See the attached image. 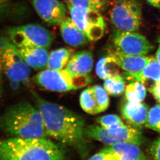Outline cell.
Instances as JSON below:
<instances>
[{"instance_id":"1","label":"cell","mask_w":160,"mask_h":160,"mask_svg":"<svg viewBox=\"0 0 160 160\" xmlns=\"http://www.w3.org/2000/svg\"><path fill=\"white\" fill-rule=\"evenodd\" d=\"M35 106L43 118L48 136L77 148L84 146V120L65 107L45 100L32 92Z\"/></svg>"},{"instance_id":"2","label":"cell","mask_w":160,"mask_h":160,"mask_svg":"<svg viewBox=\"0 0 160 160\" xmlns=\"http://www.w3.org/2000/svg\"><path fill=\"white\" fill-rule=\"evenodd\" d=\"M0 129L11 137L47 138L41 113L36 106L22 102L6 109L0 117Z\"/></svg>"},{"instance_id":"3","label":"cell","mask_w":160,"mask_h":160,"mask_svg":"<svg viewBox=\"0 0 160 160\" xmlns=\"http://www.w3.org/2000/svg\"><path fill=\"white\" fill-rule=\"evenodd\" d=\"M63 150L47 138L0 140V160H63Z\"/></svg>"},{"instance_id":"4","label":"cell","mask_w":160,"mask_h":160,"mask_svg":"<svg viewBox=\"0 0 160 160\" xmlns=\"http://www.w3.org/2000/svg\"><path fill=\"white\" fill-rule=\"evenodd\" d=\"M30 67L23 60L17 47L6 38L0 39V72L14 88L26 84L29 80Z\"/></svg>"},{"instance_id":"5","label":"cell","mask_w":160,"mask_h":160,"mask_svg":"<svg viewBox=\"0 0 160 160\" xmlns=\"http://www.w3.org/2000/svg\"><path fill=\"white\" fill-rule=\"evenodd\" d=\"M85 137L110 146L120 142H128L140 146L145 139L140 128L122 124L106 128L100 125H91L84 128Z\"/></svg>"},{"instance_id":"6","label":"cell","mask_w":160,"mask_h":160,"mask_svg":"<svg viewBox=\"0 0 160 160\" xmlns=\"http://www.w3.org/2000/svg\"><path fill=\"white\" fill-rule=\"evenodd\" d=\"M34 82L45 89L66 92L88 85L92 79L88 76H73L66 70H43L33 77Z\"/></svg>"},{"instance_id":"7","label":"cell","mask_w":160,"mask_h":160,"mask_svg":"<svg viewBox=\"0 0 160 160\" xmlns=\"http://www.w3.org/2000/svg\"><path fill=\"white\" fill-rule=\"evenodd\" d=\"M9 39L17 48L40 47L48 48L54 41L51 31L37 24L15 27L8 30Z\"/></svg>"},{"instance_id":"8","label":"cell","mask_w":160,"mask_h":160,"mask_svg":"<svg viewBox=\"0 0 160 160\" xmlns=\"http://www.w3.org/2000/svg\"><path fill=\"white\" fill-rule=\"evenodd\" d=\"M109 15L111 23L117 29L134 32L141 23L142 5L138 0H116Z\"/></svg>"},{"instance_id":"9","label":"cell","mask_w":160,"mask_h":160,"mask_svg":"<svg viewBox=\"0 0 160 160\" xmlns=\"http://www.w3.org/2000/svg\"><path fill=\"white\" fill-rule=\"evenodd\" d=\"M71 18L91 41H96L104 34L106 23L98 11L68 6Z\"/></svg>"},{"instance_id":"10","label":"cell","mask_w":160,"mask_h":160,"mask_svg":"<svg viewBox=\"0 0 160 160\" xmlns=\"http://www.w3.org/2000/svg\"><path fill=\"white\" fill-rule=\"evenodd\" d=\"M113 49L129 55L145 56L153 46L141 34L132 31L116 30L112 35Z\"/></svg>"},{"instance_id":"11","label":"cell","mask_w":160,"mask_h":160,"mask_svg":"<svg viewBox=\"0 0 160 160\" xmlns=\"http://www.w3.org/2000/svg\"><path fill=\"white\" fill-rule=\"evenodd\" d=\"M108 92L100 85L91 86L82 92L80 103L82 109L90 114H97L107 109L109 106Z\"/></svg>"},{"instance_id":"12","label":"cell","mask_w":160,"mask_h":160,"mask_svg":"<svg viewBox=\"0 0 160 160\" xmlns=\"http://www.w3.org/2000/svg\"><path fill=\"white\" fill-rule=\"evenodd\" d=\"M40 18L52 25H60L66 18L67 8L59 0H32Z\"/></svg>"},{"instance_id":"13","label":"cell","mask_w":160,"mask_h":160,"mask_svg":"<svg viewBox=\"0 0 160 160\" xmlns=\"http://www.w3.org/2000/svg\"><path fill=\"white\" fill-rule=\"evenodd\" d=\"M148 107L142 102L125 100L122 105L121 112L128 124L140 128L145 126L148 114Z\"/></svg>"},{"instance_id":"14","label":"cell","mask_w":160,"mask_h":160,"mask_svg":"<svg viewBox=\"0 0 160 160\" xmlns=\"http://www.w3.org/2000/svg\"><path fill=\"white\" fill-rule=\"evenodd\" d=\"M123 78L126 81H138L148 88L160 81V63L157 58L151 56V59L147 66L138 73L124 72Z\"/></svg>"},{"instance_id":"15","label":"cell","mask_w":160,"mask_h":160,"mask_svg":"<svg viewBox=\"0 0 160 160\" xmlns=\"http://www.w3.org/2000/svg\"><path fill=\"white\" fill-rule=\"evenodd\" d=\"M109 55L117 62L120 68L127 72H140L148 65L151 56L129 55L123 54L113 48L110 49Z\"/></svg>"},{"instance_id":"16","label":"cell","mask_w":160,"mask_h":160,"mask_svg":"<svg viewBox=\"0 0 160 160\" xmlns=\"http://www.w3.org/2000/svg\"><path fill=\"white\" fill-rule=\"evenodd\" d=\"M93 67V56L91 51H80L73 54L65 69L73 76H88Z\"/></svg>"},{"instance_id":"17","label":"cell","mask_w":160,"mask_h":160,"mask_svg":"<svg viewBox=\"0 0 160 160\" xmlns=\"http://www.w3.org/2000/svg\"><path fill=\"white\" fill-rule=\"evenodd\" d=\"M17 48L23 60L30 68L42 71L48 66L49 57L48 48L40 47Z\"/></svg>"},{"instance_id":"18","label":"cell","mask_w":160,"mask_h":160,"mask_svg":"<svg viewBox=\"0 0 160 160\" xmlns=\"http://www.w3.org/2000/svg\"><path fill=\"white\" fill-rule=\"evenodd\" d=\"M60 33L65 43L73 47H79L89 42L85 34L78 27L71 18L67 17L60 23Z\"/></svg>"},{"instance_id":"19","label":"cell","mask_w":160,"mask_h":160,"mask_svg":"<svg viewBox=\"0 0 160 160\" xmlns=\"http://www.w3.org/2000/svg\"><path fill=\"white\" fill-rule=\"evenodd\" d=\"M103 150L109 153L115 160H141L145 157L139 146L128 142L115 143Z\"/></svg>"},{"instance_id":"20","label":"cell","mask_w":160,"mask_h":160,"mask_svg":"<svg viewBox=\"0 0 160 160\" xmlns=\"http://www.w3.org/2000/svg\"><path fill=\"white\" fill-rule=\"evenodd\" d=\"M73 50L70 48H60L49 54L47 68L60 70L66 67L73 55Z\"/></svg>"},{"instance_id":"21","label":"cell","mask_w":160,"mask_h":160,"mask_svg":"<svg viewBox=\"0 0 160 160\" xmlns=\"http://www.w3.org/2000/svg\"><path fill=\"white\" fill-rule=\"evenodd\" d=\"M120 68L116 60L108 55L98 61L96 66V72L99 78L105 80L119 74Z\"/></svg>"},{"instance_id":"22","label":"cell","mask_w":160,"mask_h":160,"mask_svg":"<svg viewBox=\"0 0 160 160\" xmlns=\"http://www.w3.org/2000/svg\"><path fill=\"white\" fill-rule=\"evenodd\" d=\"M125 100L135 102H142L146 96L145 85L138 81L131 82L126 86Z\"/></svg>"},{"instance_id":"23","label":"cell","mask_w":160,"mask_h":160,"mask_svg":"<svg viewBox=\"0 0 160 160\" xmlns=\"http://www.w3.org/2000/svg\"><path fill=\"white\" fill-rule=\"evenodd\" d=\"M103 88L110 95L120 96L126 88L124 78L120 74L107 78L105 80Z\"/></svg>"},{"instance_id":"24","label":"cell","mask_w":160,"mask_h":160,"mask_svg":"<svg viewBox=\"0 0 160 160\" xmlns=\"http://www.w3.org/2000/svg\"><path fill=\"white\" fill-rule=\"evenodd\" d=\"M67 6L84 8L94 11H101L108 5V0H65Z\"/></svg>"},{"instance_id":"25","label":"cell","mask_w":160,"mask_h":160,"mask_svg":"<svg viewBox=\"0 0 160 160\" xmlns=\"http://www.w3.org/2000/svg\"><path fill=\"white\" fill-rule=\"evenodd\" d=\"M145 126L160 132V105H155L150 109Z\"/></svg>"},{"instance_id":"26","label":"cell","mask_w":160,"mask_h":160,"mask_svg":"<svg viewBox=\"0 0 160 160\" xmlns=\"http://www.w3.org/2000/svg\"><path fill=\"white\" fill-rule=\"evenodd\" d=\"M97 121L100 126L106 128H109L113 126L123 123L120 117L116 114H108L102 116L98 118Z\"/></svg>"},{"instance_id":"27","label":"cell","mask_w":160,"mask_h":160,"mask_svg":"<svg viewBox=\"0 0 160 160\" xmlns=\"http://www.w3.org/2000/svg\"><path fill=\"white\" fill-rule=\"evenodd\" d=\"M149 152L154 160H160V137L151 143Z\"/></svg>"},{"instance_id":"28","label":"cell","mask_w":160,"mask_h":160,"mask_svg":"<svg viewBox=\"0 0 160 160\" xmlns=\"http://www.w3.org/2000/svg\"><path fill=\"white\" fill-rule=\"evenodd\" d=\"M88 160H115L109 153L102 149Z\"/></svg>"},{"instance_id":"29","label":"cell","mask_w":160,"mask_h":160,"mask_svg":"<svg viewBox=\"0 0 160 160\" xmlns=\"http://www.w3.org/2000/svg\"><path fill=\"white\" fill-rule=\"evenodd\" d=\"M148 90L152 94L155 98L160 102V81L149 88Z\"/></svg>"},{"instance_id":"30","label":"cell","mask_w":160,"mask_h":160,"mask_svg":"<svg viewBox=\"0 0 160 160\" xmlns=\"http://www.w3.org/2000/svg\"><path fill=\"white\" fill-rule=\"evenodd\" d=\"M146 1L152 6L160 8V0H146Z\"/></svg>"},{"instance_id":"31","label":"cell","mask_w":160,"mask_h":160,"mask_svg":"<svg viewBox=\"0 0 160 160\" xmlns=\"http://www.w3.org/2000/svg\"><path fill=\"white\" fill-rule=\"evenodd\" d=\"M8 1V0H0V13L4 8L5 6L6 5V3Z\"/></svg>"},{"instance_id":"32","label":"cell","mask_w":160,"mask_h":160,"mask_svg":"<svg viewBox=\"0 0 160 160\" xmlns=\"http://www.w3.org/2000/svg\"><path fill=\"white\" fill-rule=\"evenodd\" d=\"M156 57H157L158 61L160 63V45L159 46V48L158 49L157 52L156 54Z\"/></svg>"},{"instance_id":"33","label":"cell","mask_w":160,"mask_h":160,"mask_svg":"<svg viewBox=\"0 0 160 160\" xmlns=\"http://www.w3.org/2000/svg\"><path fill=\"white\" fill-rule=\"evenodd\" d=\"M2 93V83L1 78L0 76V97L1 96Z\"/></svg>"},{"instance_id":"34","label":"cell","mask_w":160,"mask_h":160,"mask_svg":"<svg viewBox=\"0 0 160 160\" xmlns=\"http://www.w3.org/2000/svg\"><path fill=\"white\" fill-rule=\"evenodd\" d=\"M149 160V159H148V158H147L146 157V156H145V157L143 158V159H142V160Z\"/></svg>"},{"instance_id":"35","label":"cell","mask_w":160,"mask_h":160,"mask_svg":"<svg viewBox=\"0 0 160 160\" xmlns=\"http://www.w3.org/2000/svg\"><path fill=\"white\" fill-rule=\"evenodd\" d=\"M159 43H160V38H159Z\"/></svg>"}]
</instances>
